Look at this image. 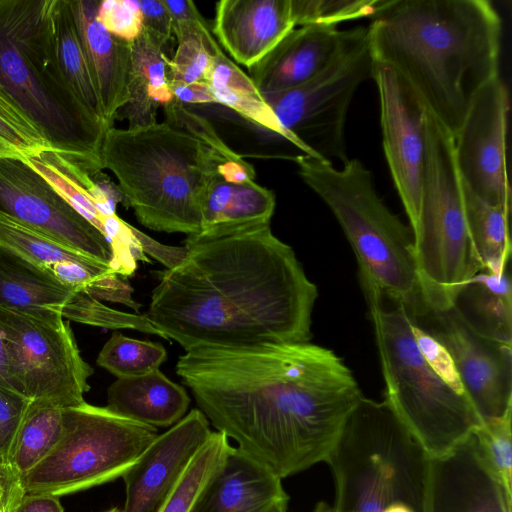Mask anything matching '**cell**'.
I'll return each instance as SVG.
<instances>
[{
	"mask_svg": "<svg viewBox=\"0 0 512 512\" xmlns=\"http://www.w3.org/2000/svg\"><path fill=\"white\" fill-rule=\"evenodd\" d=\"M176 373L216 430L281 479L327 461L363 397L342 359L310 342L192 349Z\"/></svg>",
	"mask_w": 512,
	"mask_h": 512,
	"instance_id": "6da1fadb",
	"label": "cell"
},
{
	"mask_svg": "<svg viewBox=\"0 0 512 512\" xmlns=\"http://www.w3.org/2000/svg\"><path fill=\"white\" fill-rule=\"evenodd\" d=\"M157 272L147 319L185 351L309 342L318 297L293 249L269 224L188 235Z\"/></svg>",
	"mask_w": 512,
	"mask_h": 512,
	"instance_id": "7a4b0ae2",
	"label": "cell"
},
{
	"mask_svg": "<svg viewBox=\"0 0 512 512\" xmlns=\"http://www.w3.org/2000/svg\"><path fill=\"white\" fill-rule=\"evenodd\" d=\"M367 28L374 63L403 78L452 136L499 77L502 23L486 0H394Z\"/></svg>",
	"mask_w": 512,
	"mask_h": 512,
	"instance_id": "3957f363",
	"label": "cell"
},
{
	"mask_svg": "<svg viewBox=\"0 0 512 512\" xmlns=\"http://www.w3.org/2000/svg\"><path fill=\"white\" fill-rule=\"evenodd\" d=\"M239 158L166 121L109 128L101 147L103 169L113 173L121 201L137 220L154 231L187 235L201 231L209 182L224 164Z\"/></svg>",
	"mask_w": 512,
	"mask_h": 512,
	"instance_id": "277c9868",
	"label": "cell"
},
{
	"mask_svg": "<svg viewBox=\"0 0 512 512\" xmlns=\"http://www.w3.org/2000/svg\"><path fill=\"white\" fill-rule=\"evenodd\" d=\"M0 86L52 150L103 170L109 128L81 104L61 70L47 0H0Z\"/></svg>",
	"mask_w": 512,
	"mask_h": 512,
	"instance_id": "5b68a950",
	"label": "cell"
},
{
	"mask_svg": "<svg viewBox=\"0 0 512 512\" xmlns=\"http://www.w3.org/2000/svg\"><path fill=\"white\" fill-rule=\"evenodd\" d=\"M430 459L385 399L363 396L326 461L334 503L313 512H427Z\"/></svg>",
	"mask_w": 512,
	"mask_h": 512,
	"instance_id": "8992f818",
	"label": "cell"
},
{
	"mask_svg": "<svg viewBox=\"0 0 512 512\" xmlns=\"http://www.w3.org/2000/svg\"><path fill=\"white\" fill-rule=\"evenodd\" d=\"M293 160L302 180L341 226L355 253L361 285L403 304L413 320L427 315L412 229L378 195L371 172L358 159L348 158L340 168L303 154Z\"/></svg>",
	"mask_w": 512,
	"mask_h": 512,
	"instance_id": "52a82bcc",
	"label": "cell"
},
{
	"mask_svg": "<svg viewBox=\"0 0 512 512\" xmlns=\"http://www.w3.org/2000/svg\"><path fill=\"white\" fill-rule=\"evenodd\" d=\"M373 325L385 382V400L431 457L448 453L469 437L482 419L466 395L446 385L426 364L412 334L406 307L386 302L361 285Z\"/></svg>",
	"mask_w": 512,
	"mask_h": 512,
	"instance_id": "ba28073f",
	"label": "cell"
},
{
	"mask_svg": "<svg viewBox=\"0 0 512 512\" xmlns=\"http://www.w3.org/2000/svg\"><path fill=\"white\" fill-rule=\"evenodd\" d=\"M414 256L430 311L451 309L461 288L484 268L467 226L452 134L429 112Z\"/></svg>",
	"mask_w": 512,
	"mask_h": 512,
	"instance_id": "9c48e42d",
	"label": "cell"
},
{
	"mask_svg": "<svg viewBox=\"0 0 512 512\" xmlns=\"http://www.w3.org/2000/svg\"><path fill=\"white\" fill-rule=\"evenodd\" d=\"M157 428L86 402L63 409L54 449L19 482L25 494L64 496L113 481L158 437Z\"/></svg>",
	"mask_w": 512,
	"mask_h": 512,
	"instance_id": "30bf717a",
	"label": "cell"
},
{
	"mask_svg": "<svg viewBox=\"0 0 512 512\" xmlns=\"http://www.w3.org/2000/svg\"><path fill=\"white\" fill-rule=\"evenodd\" d=\"M373 67L368 28L354 27L321 73L295 88L263 96L301 154L344 163L348 109L358 87L372 78Z\"/></svg>",
	"mask_w": 512,
	"mask_h": 512,
	"instance_id": "8fae6325",
	"label": "cell"
},
{
	"mask_svg": "<svg viewBox=\"0 0 512 512\" xmlns=\"http://www.w3.org/2000/svg\"><path fill=\"white\" fill-rule=\"evenodd\" d=\"M0 330L13 388L31 400L62 408L85 402L93 369L81 357L60 312L0 307Z\"/></svg>",
	"mask_w": 512,
	"mask_h": 512,
	"instance_id": "7c38bea8",
	"label": "cell"
},
{
	"mask_svg": "<svg viewBox=\"0 0 512 512\" xmlns=\"http://www.w3.org/2000/svg\"><path fill=\"white\" fill-rule=\"evenodd\" d=\"M0 211L111 267L113 252L108 240L21 156H0Z\"/></svg>",
	"mask_w": 512,
	"mask_h": 512,
	"instance_id": "4fadbf2b",
	"label": "cell"
},
{
	"mask_svg": "<svg viewBox=\"0 0 512 512\" xmlns=\"http://www.w3.org/2000/svg\"><path fill=\"white\" fill-rule=\"evenodd\" d=\"M508 112V90L497 77L476 95L453 142L463 186L488 204L510 209L506 159Z\"/></svg>",
	"mask_w": 512,
	"mask_h": 512,
	"instance_id": "5bb4252c",
	"label": "cell"
},
{
	"mask_svg": "<svg viewBox=\"0 0 512 512\" xmlns=\"http://www.w3.org/2000/svg\"><path fill=\"white\" fill-rule=\"evenodd\" d=\"M372 79L379 93L384 154L413 231L420 208L428 110L391 68L374 63Z\"/></svg>",
	"mask_w": 512,
	"mask_h": 512,
	"instance_id": "9a60e30c",
	"label": "cell"
},
{
	"mask_svg": "<svg viewBox=\"0 0 512 512\" xmlns=\"http://www.w3.org/2000/svg\"><path fill=\"white\" fill-rule=\"evenodd\" d=\"M428 332L452 356L464 390L482 421L512 409V346L472 329L454 308L430 311Z\"/></svg>",
	"mask_w": 512,
	"mask_h": 512,
	"instance_id": "2e32d148",
	"label": "cell"
},
{
	"mask_svg": "<svg viewBox=\"0 0 512 512\" xmlns=\"http://www.w3.org/2000/svg\"><path fill=\"white\" fill-rule=\"evenodd\" d=\"M22 158L103 234L111 245L115 266L130 268L135 265L142 252L136 237L137 229L117 216L116 203L121 201V196L117 186L104 177L102 170L52 149Z\"/></svg>",
	"mask_w": 512,
	"mask_h": 512,
	"instance_id": "e0dca14e",
	"label": "cell"
},
{
	"mask_svg": "<svg viewBox=\"0 0 512 512\" xmlns=\"http://www.w3.org/2000/svg\"><path fill=\"white\" fill-rule=\"evenodd\" d=\"M212 431L199 409H192L158 435L122 476L126 500L122 512H158L174 483Z\"/></svg>",
	"mask_w": 512,
	"mask_h": 512,
	"instance_id": "ac0fdd59",
	"label": "cell"
},
{
	"mask_svg": "<svg viewBox=\"0 0 512 512\" xmlns=\"http://www.w3.org/2000/svg\"><path fill=\"white\" fill-rule=\"evenodd\" d=\"M512 495L482 459L473 433L431 457L427 512H511Z\"/></svg>",
	"mask_w": 512,
	"mask_h": 512,
	"instance_id": "d6986e66",
	"label": "cell"
},
{
	"mask_svg": "<svg viewBox=\"0 0 512 512\" xmlns=\"http://www.w3.org/2000/svg\"><path fill=\"white\" fill-rule=\"evenodd\" d=\"M350 29L305 25L292 29L249 70L262 95L295 88L321 73L341 52Z\"/></svg>",
	"mask_w": 512,
	"mask_h": 512,
	"instance_id": "ffe728a7",
	"label": "cell"
},
{
	"mask_svg": "<svg viewBox=\"0 0 512 512\" xmlns=\"http://www.w3.org/2000/svg\"><path fill=\"white\" fill-rule=\"evenodd\" d=\"M294 28L290 0H221L211 30L232 60L250 69Z\"/></svg>",
	"mask_w": 512,
	"mask_h": 512,
	"instance_id": "44dd1931",
	"label": "cell"
},
{
	"mask_svg": "<svg viewBox=\"0 0 512 512\" xmlns=\"http://www.w3.org/2000/svg\"><path fill=\"white\" fill-rule=\"evenodd\" d=\"M97 91L103 119L113 127L129 100L131 43L110 32L97 19L98 0H70Z\"/></svg>",
	"mask_w": 512,
	"mask_h": 512,
	"instance_id": "7402d4cb",
	"label": "cell"
},
{
	"mask_svg": "<svg viewBox=\"0 0 512 512\" xmlns=\"http://www.w3.org/2000/svg\"><path fill=\"white\" fill-rule=\"evenodd\" d=\"M281 480L262 463L231 447L194 512H272L288 505Z\"/></svg>",
	"mask_w": 512,
	"mask_h": 512,
	"instance_id": "603a6c76",
	"label": "cell"
},
{
	"mask_svg": "<svg viewBox=\"0 0 512 512\" xmlns=\"http://www.w3.org/2000/svg\"><path fill=\"white\" fill-rule=\"evenodd\" d=\"M186 390L159 369L119 378L107 391V408L130 420L154 427H172L187 413Z\"/></svg>",
	"mask_w": 512,
	"mask_h": 512,
	"instance_id": "cb8c5ba5",
	"label": "cell"
},
{
	"mask_svg": "<svg viewBox=\"0 0 512 512\" xmlns=\"http://www.w3.org/2000/svg\"><path fill=\"white\" fill-rule=\"evenodd\" d=\"M167 47L144 29L131 43L129 100L116 116L126 119L129 128L156 123L158 110L174 99Z\"/></svg>",
	"mask_w": 512,
	"mask_h": 512,
	"instance_id": "d4e9b609",
	"label": "cell"
},
{
	"mask_svg": "<svg viewBox=\"0 0 512 512\" xmlns=\"http://www.w3.org/2000/svg\"><path fill=\"white\" fill-rule=\"evenodd\" d=\"M224 165L205 189L200 234L269 224L276 205L274 193L254 180L231 178L222 172Z\"/></svg>",
	"mask_w": 512,
	"mask_h": 512,
	"instance_id": "484cf974",
	"label": "cell"
},
{
	"mask_svg": "<svg viewBox=\"0 0 512 512\" xmlns=\"http://www.w3.org/2000/svg\"><path fill=\"white\" fill-rule=\"evenodd\" d=\"M63 409L46 401H31L8 457L4 512H9L21 499L20 480L59 442L63 432Z\"/></svg>",
	"mask_w": 512,
	"mask_h": 512,
	"instance_id": "4316f807",
	"label": "cell"
},
{
	"mask_svg": "<svg viewBox=\"0 0 512 512\" xmlns=\"http://www.w3.org/2000/svg\"><path fill=\"white\" fill-rule=\"evenodd\" d=\"M452 308L480 335L512 346V290L506 272L480 271L461 288Z\"/></svg>",
	"mask_w": 512,
	"mask_h": 512,
	"instance_id": "83f0119b",
	"label": "cell"
},
{
	"mask_svg": "<svg viewBox=\"0 0 512 512\" xmlns=\"http://www.w3.org/2000/svg\"><path fill=\"white\" fill-rule=\"evenodd\" d=\"M75 292V289L0 245V307L31 313H61Z\"/></svg>",
	"mask_w": 512,
	"mask_h": 512,
	"instance_id": "f1b7e54d",
	"label": "cell"
},
{
	"mask_svg": "<svg viewBox=\"0 0 512 512\" xmlns=\"http://www.w3.org/2000/svg\"><path fill=\"white\" fill-rule=\"evenodd\" d=\"M47 16L56 55L69 86L86 110L107 126L70 0H47Z\"/></svg>",
	"mask_w": 512,
	"mask_h": 512,
	"instance_id": "f546056e",
	"label": "cell"
},
{
	"mask_svg": "<svg viewBox=\"0 0 512 512\" xmlns=\"http://www.w3.org/2000/svg\"><path fill=\"white\" fill-rule=\"evenodd\" d=\"M206 82L216 104L232 109L245 120L291 144L289 135L278 123L251 77L223 50L214 55Z\"/></svg>",
	"mask_w": 512,
	"mask_h": 512,
	"instance_id": "4dcf8cb0",
	"label": "cell"
},
{
	"mask_svg": "<svg viewBox=\"0 0 512 512\" xmlns=\"http://www.w3.org/2000/svg\"><path fill=\"white\" fill-rule=\"evenodd\" d=\"M463 197L467 226L482 266L500 276L506 272L511 255L510 209L488 204L465 186Z\"/></svg>",
	"mask_w": 512,
	"mask_h": 512,
	"instance_id": "1f68e13d",
	"label": "cell"
},
{
	"mask_svg": "<svg viewBox=\"0 0 512 512\" xmlns=\"http://www.w3.org/2000/svg\"><path fill=\"white\" fill-rule=\"evenodd\" d=\"M229 438L212 432L188 462L158 512H194L196 504L231 449Z\"/></svg>",
	"mask_w": 512,
	"mask_h": 512,
	"instance_id": "d6a6232c",
	"label": "cell"
},
{
	"mask_svg": "<svg viewBox=\"0 0 512 512\" xmlns=\"http://www.w3.org/2000/svg\"><path fill=\"white\" fill-rule=\"evenodd\" d=\"M177 48L169 65L170 86L206 82L214 55L222 50L204 17L173 23Z\"/></svg>",
	"mask_w": 512,
	"mask_h": 512,
	"instance_id": "836d02e7",
	"label": "cell"
},
{
	"mask_svg": "<svg viewBox=\"0 0 512 512\" xmlns=\"http://www.w3.org/2000/svg\"><path fill=\"white\" fill-rule=\"evenodd\" d=\"M0 245L49 273L51 276H53V270L63 263H99L23 225L1 211Z\"/></svg>",
	"mask_w": 512,
	"mask_h": 512,
	"instance_id": "e575fe53",
	"label": "cell"
},
{
	"mask_svg": "<svg viewBox=\"0 0 512 512\" xmlns=\"http://www.w3.org/2000/svg\"><path fill=\"white\" fill-rule=\"evenodd\" d=\"M166 358L167 352L161 343L114 332L99 352L97 364L119 379L159 369Z\"/></svg>",
	"mask_w": 512,
	"mask_h": 512,
	"instance_id": "d590c367",
	"label": "cell"
},
{
	"mask_svg": "<svg viewBox=\"0 0 512 512\" xmlns=\"http://www.w3.org/2000/svg\"><path fill=\"white\" fill-rule=\"evenodd\" d=\"M394 0H290L295 27L336 26L344 21L377 17Z\"/></svg>",
	"mask_w": 512,
	"mask_h": 512,
	"instance_id": "8d00e7d4",
	"label": "cell"
},
{
	"mask_svg": "<svg viewBox=\"0 0 512 512\" xmlns=\"http://www.w3.org/2000/svg\"><path fill=\"white\" fill-rule=\"evenodd\" d=\"M512 409L483 423L474 430L479 453L495 477L512 495Z\"/></svg>",
	"mask_w": 512,
	"mask_h": 512,
	"instance_id": "74e56055",
	"label": "cell"
},
{
	"mask_svg": "<svg viewBox=\"0 0 512 512\" xmlns=\"http://www.w3.org/2000/svg\"><path fill=\"white\" fill-rule=\"evenodd\" d=\"M0 147L21 157L52 149L38 127L1 86Z\"/></svg>",
	"mask_w": 512,
	"mask_h": 512,
	"instance_id": "f35d334b",
	"label": "cell"
},
{
	"mask_svg": "<svg viewBox=\"0 0 512 512\" xmlns=\"http://www.w3.org/2000/svg\"><path fill=\"white\" fill-rule=\"evenodd\" d=\"M63 318L105 328H133L163 335L145 315H134L111 309L84 291H77L61 310Z\"/></svg>",
	"mask_w": 512,
	"mask_h": 512,
	"instance_id": "ab89813d",
	"label": "cell"
},
{
	"mask_svg": "<svg viewBox=\"0 0 512 512\" xmlns=\"http://www.w3.org/2000/svg\"><path fill=\"white\" fill-rule=\"evenodd\" d=\"M31 401L13 387L0 383V502L3 511L9 453Z\"/></svg>",
	"mask_w": 512,
	"mask_h": 512,
	"instance_id": "60d3db41",
	"label": "cell"
},
{
	"mask_svg": "<svg viewBox=\"0 0 512 512\" xmlns=\"http://www.w3.org/2000/svg\"><path fill=\"white\" fill-rule=\"evenodd\" d=\"M411 329L416 346L430 369L452 390L467 396L454 360L446 347L414 320Z\"/></svg>",
	"mask_w": 512,
	"mask_h": 512,
	"instance_id": "b9f144b4",
	"label": "cell"
},
{
	"mask_svg": "<svg viewBox=\"0 0 512 512\" xmlns=\"http://www.w3.org/2000/svg\"><path fill=\"white\" fill-rule=\"evenodd\" d=\"M97 19L108 32L130 43L143 29L138 0L99 1Z\"/></svg>",
	"mask_w": 512,
	"mask_h": 512,
	"instance_id": "7bdbcfd3",
	"label": "cell"
},
{
	"mask_svg": "<svg viewBox=\"0 0 512 512\" xmlns=\"http://www.w3.org/2000/svg\"><path fill=\"white\" fill-rule=\"evenodd\" d=\"M142 15V27L165 43L173 35V23L163 0H138Z\"/></svg>",
	"mask_w": 512,
	"mask_h": 512,
	"instance_id": "ee69618b",
	"label": "cell"
},
{
	"mask_svg": "<svg viewBox=\"0 0 512 512\" xmlns=\"http://www.w3.org/2000/svg\"><path fill=\"white\" fill-rule=\"evenodd\" d=\"M173 97L183 105L216 104L207 82L171 85Z\"/></svg>",
	"mask_w": 512,
	"mask_h": 512,
	"instance_id": "f6af8a7d",
	"label": "cell"
},
{
	"mask_svg": "<svg viewBox=\"0 0 512 512\" xmlns=\"http://www.w3.org/2000/svg\"><path fill=\"white\" fill-rule=\"evenodd\" d=\"M9 512H64V510L57 496L25 494Z\"/></svg>",
	"mask_w": 512,
	"mask_h": 512,
	"instance_id": "bcb514c9",
	"label": "cell"
},
{
	"mask_svg": "<svg viewBox=\"0 0 512 512\" xmlns=\"http://www.w3.org/2000/svg\"><path fill=\"white\" fill-rule=\"evenodd\" d=\"M0 383L13 387L7 372L6 353L3 336L0 330ZM15 389V388H14ZM18 391V390H17Z\"/></svg>",
	"mask_w": 512,
	"mask_h": 512,
	"instance_id": "7dc6e473",
	"label": "cell"
},
{
	"mask_svg": "<svg viewBox=\"0 0 512 512\" xmlns=\"http://www.w3.org/2000/svg\"><path fill=\"white\" fill-rule=\"evenodd\" d=\"M6 155L17 156V155L12 154L10 151L0 147V156H6Z\"/></svg>",
	"mask_w": 512,
	"mask_h": 512,
	"instance_id": "c3c4849f",
	"label": "cell"
},
{
	"mask_svg": "<svg viewBox=\"0 0 512 512\" xmlns=\"http://www.w3.org/2000/svg\"><path fill=\"white\" fill-rule=\"evenodd\" d=\"M272 512H287V505H281V506L277 507L275 510H273Z\"/></svg>",
	"mask_w": 512,
	"mask_h": 512,
	"instance_id": "681fc988",
	"label": "cell"
},
{
	"mask_svg": "<svg viewBox=\"0 0 512 512\" xmlns=\"http://www.w3.org/2000/svg\"><path fill=\"white\" fill-rule=\"evenodd\" d=\"M103 512H122V510L119 507H112L108 510H105Z\"/></svg>",
	"mask_w": 512,
	"mask_h": 512,
	"instance_id": "f907efd6",
	"label": "cell"
},
{
	"mask_svg": "<svg viewBox=\"0 0 512 512\" xmlns=\"http://www.w3.org/2000/svg\"><path fill=\"white\" fill-rule=\"evenodd\" d=\"M0 512H3V508H2L1 502H0Z\"/></svg>",
	"mask_w": 512,
	"mask_h": 512,
	"instance_id": "816d5d0a",
	"label": "cell"
}]
</instances>
